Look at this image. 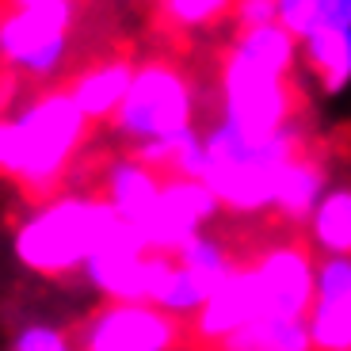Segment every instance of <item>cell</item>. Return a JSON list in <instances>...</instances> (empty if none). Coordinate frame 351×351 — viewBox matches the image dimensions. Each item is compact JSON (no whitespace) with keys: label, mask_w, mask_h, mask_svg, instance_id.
I'll return each mask as SVG.
<instances>
[{"label":"cell","mask_w":351,"mask_h":351,"mask_svg":"<svg viewBox=\"0 0 351 351\" xmlns=\"http://www.w3.org/2000/svg\"><path fill=\"white\" fill-rule=\"evenodd\" d=\"M134 73L138 69L130 65V58L119 53L111 62L77 73V77L69 80V96L88 123H92V119H107V114H114L123 107L126 92H130V84H134Z\"/></svg>","instance_id":"9c48e42d"},{"label":"cell","mask_w":351,"mask_h":351,"mask_svg":"<svg viewBox=\"0 0 351 351\" xmlns=\"http://www.w3.org/2000/svg\"><path fill=\"white\" fill-rule=\"evenodd\" d=\"M237 58H245L248 65L271 73V77H287L294 69V35L279 23L267 27H252V31H241L237 46H233Z\"/></svg>","instance_id":"5bb4252c"},{"label":"cell","mask_w":351,"mask_h":351,"mask_svg":"<svg viewBox=\"0 0 351 351\" xmlns=\"http://www.w3.org/2000/svg\"><path fill=\"white\" fill-rule=\"evenodd\" d=\"M279 27L294 38H306L321 27V0H279Z\"/></svg>","instance_id":"ffe728a7"},{"label":"cell","mask_w":351,"mask_h":351,"mask_svg":"<svg viewBox=\"0 0 351 351\" xmlns=\"http://www.w3.org/2000/svg\"><path fill=\"white\" fill-rule=\"evenodd\" d=\"M16 351H73V348H69V340H65L58 328L35 325V328H23V332H19Z\"/></svg>","instance_id":"7402d4cb"},{"label":"cell","mask_w":351,"mask_h":351,"mask_svg":"<svg viewBox=\"0 0 351 351\" xmlns=\"http://www.w3.org/2000/svg\"><path fill=\"white\" fill-rule=\"evenodd\" d=\"M218 195L202 180H168L160 187V199L153 214L141 221V237L149 245V252L176 256L191 237H199V226L218 214Z\"/></svg>","instance_id":"277c9868"},{"label":"cell","mask_w":351,"mask_h":351,"mask_svg":"<svg viewBox=\"0 0 351 351\" xmlns=\"http://www.w3.org/2000/svg\"><path fill=\"white\" fill-rule=\"evenodd\" d=\"M248 267H252L256 290H260L263 317L302 321L309 313V306L317 298V275H313V260L302 245H279Z\"/></svg>","instance_id":"5b68a950"},{"label":"cell","mask_w":351,"mask_h":351,"mask_svg":"<svg viewBox=\"0 0 351 351\" xmlns=\"http://www.w3.org/2000/svg\"><path fill=\"white\" fill-rule=\"evenodd\" d=\"M210 298L202 282L187 271L184 263H172V271H168L165 287L157 290V302L153 306L165 309V313H191V309H202V302Z\"/></svg>","instance_id":"ac0fdd59"},{"label":"cell","mask_w":351,"mask_h":351,"mask_svg":"<svg viewBox=\"0 0 351 351\" xmlns=\"http://www.w3.org/2000/svg\"><path fill=\"white\" fill-rule=\"evenodd\" d=\"M313 241L332 256H351V191H332L317 202Z\"/></svg>","instance_id":"e0dca14e"},{"label":"cell","mask_w":351,"mask_h":351,"mask_svg":"<svg viewBox=\"0 0 351 351\" xmlns=\"http://www.w3.org/2000/svg\"><path fill=\"white\" fill-rule=\"evenodd\" d=\"M306 58L309 69L321 77L325 92H340L351 80V31H336V27H317L306 35Z\"/></svg>","instance_id":"4fadbf2b"},{"label":"cell","mask_w":351,"mask_h":351,"mask_svg":"<svg viewBox=\"0 0 351 351\" xmlns=\"http://www.w3.org/2000/svg\"><path fill=\"white\" fill-rule=\"evenodd\" d=\"M180 340V325L157 306L114 302L88 321L80 348L84 351H168Z\"/></svg>","instance_id":"8992f818"},{"label":"cell","mask_w":351,"mask_h":351,"mask_svg":"<svg viewBox=\"0 0 351 351\" xmlns=\"http://www.w3.org/2000/svg\"><path fill=\"white\" fill-rule=\"evenodd\" d=\"M123 226L119 210L111 206L107 195H92V199H65L46 202L35 218L16 233V252L19 260L38 275H65L88 256L96 252L114 229Z\"/></svg>","instance_id":"6da1fadb"},{"label":"cell","mask_w":351,"mask_h":351,"mask_svg":"<svg viewBox=\"0 0 351 351\" xmlns=\"http://www.w3.org/2000/svg\"><path fill=\"white\" fill-rule=\"evenodd\" d=\"M321 187H325V168L309 160L306 153H298L294 160L279 168V180H275V206L287 214L290 221H302L317 210L321 202Z\"/></svg>","instance_id":"7c38bea8"},{"label":"cell","mask_w":351,"mask_h":351,"mask_svg":"<svg viewBox=\"0 0 351 351\" xmlns=\"http://www.w3.org/2000/svg\"><path fill=\"white\" fill-rule=\"evenodd\" d=\"M260 313V290H256V279H252V267H237L229 275L210 298L202 302V309L195 313L191 321V332L199 343H214L218 348L226 336H233L237 328L252 325Z\"/></svg>","instance_id":"ba28073f"},{"label":"cell","mask_w":351,"mask_h":351,"mask_svg":"<svg viewBox=\"0 0 351 351\" xmlns=\"http://www.w3.org/2000/svg\"><path fill=\"white\" fill-rule=\"evenodd\" d=\"M160 12H165V23L172 27H202L233 12V0H165Z\"/></svg>","instance_id":"d6986e66"},{"label":"cell","mask_w":351,"mask_h":351,"mask_svg":"<svg viewBox=\"0 0 351 351\" xmlns=\"http://www.w3.org/2000/svg\"><path fill=\"white\" fill-rule=\"evenodd\" d=\"M221 88H226V126L245 138H271L287 130L302 104L287 77H271L237 53H229L221 65Z\"/></svg>","instance_id":"7a4b0ae2"},{"label":"cell","mask_w":351,"mask_h":351,"mask_svg":"<svg viewBox=\"0 0 351 351\" xmlns=\"http://www.w3.org/2000/svg\"><path fill=\"white\" fill-rule=\"evenodd\" d=\"M321 23L351 31V0H321Z\"/></svg>","instance_id":"603a6c76"},{"label":"cell","mask_w":351,"mask_h":351,"mask_svg":"<svg viewBox=\"0 0 351 351\" xmlns=\"http://www.w3.org/2000/svg\"><path fill=\"white\" fill-rule=\"evenodd\" d=\"M160 176L153 168L138 165V160H123V165H114L111 176H107V199L111 206L119 210V218L130 221V226H141V221L153 214L160 199Z\"/></svg>","instance_id":"30bf717a"},{"label":"cell","mask_w":351,"mask_h":351,"mask_svg":"<svg viewBox=\"0 0 351 351\" xmlns=\"http://www.w3.org/2000/svg\"><path fill=\"white\" fill-rule=\"evenodd\" d=\"M218 351H313V336H309L306 321L256 317L252 325L226 336L218 343Z\"/></svg>","instance_id":"8fae6325"},{"label":"cell","mask_w":351,"mask_h":351,"mask_svg":"<svg viewBox=\"0 0 351 351\" xmlns=\"http://www.w3.org/2000/svg\"><path fill=\"white\" fill-rule=\"evenodd\" d=\"M69 27L53 16L43 12H27V8H12L0 19V53L12 65H23L27 73H50L58 69V62L65 58V38Z\"/></svg>","instance_id":"52a82bcc"},{"label":"cell","mask_w":351,"mask_h":351,"mask_svg":"<svg viewBox=\"0 0 351 351\" xmlns=\"http://www.w3.org/2000/svg\"><path fill=\"white\" fill-rule=\"evenodd\" d=\"M309 336H313V351H351V290L317 294Z\"/></svg>","instance_id":"9a60e30c"},{"label":"cell","mask_w":351,"mask_h":351,"mask_svg":"<svg viewBox=\"0 0 351 351\" xmlns=\"http://www.w3.org/2000/svg\"><path fill=\"white\" fill-rule=\"evenodd\" d=\"M119 130L138 141L168 138L187 130L191 123V84L176 65L149 62L134 73V84L126 92L123 107L114 111Z\"/></svg>","instance_id":"3957f363"},{"label":"cell","mask_w":351,"mask_h":351,"mask_svg":"<svg viewBox=\"0 0 351 351\" xmlns=\"http://www.w3.org/2000/svg\"><path fill=\"white\" fill-rule=\"evenodd\" d=\"M176 263H184L187 271L202 282V290H206V294H214V290H218L221 282H226L229 275L241 267V263L229 260V252L218 245V241L202 237V233H199V237H191L184 248H180V252H176Z\"/></svg>","instance_id":"2e32d148"},{"label":"cell","mask_w":351,"mask_h":351,"mask_svg":"<svg viewBox=\"0 0 351 351\" xmlns=\"http://www.w3.org/2000/svg\"><path fill=\"white\" fill-rule=\"evenodd\" d=\"M233 19L241 31L279 23V0H233Z\"/></svg>","instance_id":"44dd1931"}]
</instances>
